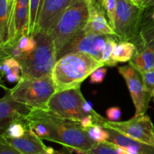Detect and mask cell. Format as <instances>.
I'll use <instances>...</instances> for the list:
<instances>
[{
    "label": "cell",
    "mask_w": 154,
    "mask_h": 154,
    "mask_svg": "<svg viewBox=\"0 0 154 154\" xmlns=\"http://www.w3.org/2000/svg\"><path fill=\"white\" fill-rule=\"evenodd\" d=\"M44 0H30L29 20L28 35L33 36L37 26L38 20L42 10Z\"/></svg>",
    "instance_id": "44dd1931"
},
{
    "label": "cell",
    "mask_w": 154,
    "mask_h": 154,
    "mask_svg": "<svg viewBox=\"0 0 154 154\" xmlns=\"http://www.w3.org/2000/svg\"><path fill=\"white\" fill-rule=\"evenodd\" d=\"M84 130L91 140L96 143L106 142L108 138V133L105 128L101 125L95 123Z\"/></svg>",
    "instance_id": "603a6c76"
},
{
    "label": "cell",
    "mask_w": 154,
    "mask_h": 154,
    "mask_svg": "<svg viewBox=\"0 0 154 154\" xmlns=\"http://www.w3.org/2000/svg\"><path fill=\"white\" fill-rule=\"evenodd\" d=\"M0 87H1V88H2V89H4L5 91H7V90H9V88H8V87H6L5 85L4 82H3V81H2L1 78H0Z\"/></svg>",
    "instance_id": "e575fe53"
},
{
    "label": "cell",
    "mask_w": 154,
    "mask_h": 154,
    "mask_svg": "<svg viewBox=\"0 0 154 154\" xmlns=\"http://www.w3.org/2000/svg\"><path fill=\"white\" fill-rule=\"evenodd\" d=\"M140 74L146 91L152 96V93L154 91V68L147 72H140Z\"/></svg>",
    "instance_id": "83f0119b"
},
{
    "label": "cell",
    "mask_w": 154,
    "mask_h": 154,
    "mask_svg": "<svg viewBox=\"0 0 154 154\" xmlns=\"http://www.w3.org/2000/svg\"><path fill=\"white\" fill-rule=\"evenodd\" d=\"M11 2L9 0H0V46L8 40Z\"/></svg>",
    "instance_id": "ffe728a7"
},
{
    "label": "cell",
    "mask_w": 154,
    "mask_h": 154,
    "mask_svg": "<svg viewBox=\"0 0 154 154\" xmlns=\"http://www.w3.org/2000/svg\"><path fill=\"white\" fill-rule=\"evenodd\" d=\"M0 75L10 83H17L21 79V68L17 60L8 57L0 60Z\"/></svg>",
    "instance_id": "ac0fdd59"
},
{
    "label": "cell",
    "mask_w": 154,
    "mask_h": 154,
    "mask_svg": "<svg viewBox=\"0 0 154 154\" xmlns=\"http://www.w3.org/2000/svg\"><path fill=\"white\" fill-rule=\"evenodd\" d=\"M152 98H153V99L154 101V91L153 92V93H152Z\"/></svg>",
    "instance_id": "8d00e7d4"
},
{
    "label": "cell",
    "mask_w": 154,
    "mask_h": 154,
    "mask_svg": "<svg viewBox=\"0 0 154 154\" xmlns=\"http://www.w3.org/2000/svg\"><path fill=\"white\" fill-rule=\"evenodd\" d=\"M117 37H115V36L110 35L108 40H107L105 48H104L103 51H102V57H101V62L103 63L105 66H109V67H112L113 66L111 57V55H112L113 50H114V47L117 43Z\"/></svg>",
    "instance_id": "cb8c5ba5"
},
{
    "label": "cell",
    "mask_w": 154,
    "mask_h": 154,
    "mask_svg": "<svg viewBox=\"0 0 154 154\" xmlns=\"http://www.w3.org/2000/svg\"><path fill=\"white\" fill-rule=\"evenodd\" d=\"M107 73V69L103 66L96 69L91 75L90 77V83L91 84H100L104 81Z\"/></svg>",
    "instance_id": "f546056e"
},
{
    "label": "cell",
    "mask_w": 154,
    "mask_h": 154,
    "mask_svg": "<svg viewBox=\"0 0 154 154\" xmlns=\"http://www.w3.org/2000/svg\"><path fill=\"white\" fill-rule=\"evenodd\" d=\"M118 72L127 84L135 105V116L145 114L152 96L146 91L140 72L129 64L118 67Z\"/></svg>",
    "instance_id": "30bf717a"
},
{
    "label": "cell",
    "mask_w": 154,
    "mask_h": 154,
    "mask_svg": "<svg viewBox=\"0 0 154 154\" xmlns=\"http://www.w3.org/2000/svg\"><path fill=\"white\" fill-rule=\"evenodd\" d=\"M10 90V89H9ZM9 90L0 99V136L9 125L17 120H26L32 108L17 102L12 98Z\"/></svg>",
    "instance_id": "8fae6325"
},
{
    "label": "cell",
    "mask_w": 154,
    "mask_h": 154,
    "mask_svg": "<svg viewBox=\"0 0 154 154\" xmlns=\"http://www.w3.org/2000/svg\"><path fill=\"white\" fill-rule=\"evenodd\" d=\"M27 127L28 125L26 120H17L9 125L8 127L2 134V136L7 138H20L24 135Z\"/></svg>",
    "instance_id": "7402d4cb"
},
{
    "label": "cell",
    "mask_w": 154,
    "mask_h": 154,
    "mask_svg": "<svg viewBox=\"0 0 154 154\" xmlns=\"http://www.w3.org/2000/svg\"><path fill=\"white\" fill-rule=\"evenodd\" d=\"M89 20L87 0H73L50 31L57 54L86 28Z\"/></svg>",
    "instance_id": "277c9868"
},
{
    "label": "cell",
    "mask_w": 154,
    "mask_h": 154,
    "mask_svg": "<svg viewBox=\"0 0 154 154\" xmlns=\"http://www.w3.org/2000/svg\"><path fill=\"white\" fill-rule=\"evenodd\" d=\"M87 2L89 5V20L84 30L116 37L115 32L108 22L100 3L96 0H87Z\"/></svg>",
    "instance_id": "5bb4252c"
},
{
    "label": "cell",
    "mask_w": 154,
    "mask_h": 154,
    "mask_svg": "<svg viewBox=\"0 0 154 154\" xmlns=\"http://www.w3.org/2000/svg\"><path fill=\"white\" fill-rule=\"evenodd\" d=\"M12 98L31 108L47 109L51 96L57 92L51 75L39 78H22L9 90Z\"/></svg>",
    "instance_id": "5b68a950"
},
{
    "label": "cell",
    "mask_w": 154,
    "mask_h": 154,
    "mask_svg": "<svg viewBox=\"0 0 154 154\" xmlns=\"http://www.w3.org/2000/svg\"><path fill=\"white\" fill-rule=\"evenodd\" d=\"M0 154H22L14 146H12L6 138L0 136Z\"/></svg>",
    "instance_id": "f1b7e54d"
},
{
    "label": "cell",
    "mask_w": 154,
    "mask_h": 154,
    "mask_svg": "<svg viewBox=\"0 0 154 154\" xmlns=\"http://www.w3.org/2000/svg\"><path fill=\"white\" fill-rule=\"evenodd\" d=\"M26 120L29 129L41 139L60 144L78 154L89 151L96 144L79 121L60 117L47 109L32 108Z\"/></svg>",
    "instance_id": "6da1fadb"
},
{
    "label": "cell",
    "mask_w": 154,
    "mask_h": 154,
    "mask_svg": "<svg viewBox=\"0 0 154 154\" xmlns=\"http://www.w3.org/2000/svg\"><path fill=\"white\" fill-rule=\"evenodd\" d=\"M129 64L139 72H147L153 69L154 50L150 48L137 50Z\"/></svg>",
    "instance_id": "2e32d148"
},
{
    "label": "cell",
    "mask_w": 154,
    "mask_h": 154,
    "mask_svg": "<svg viewBox=\"0 0 154 154\" xmlns=\"http://www.w3.org/2000/svg\"><path fill=\"white\" fill-rule=\"evenodd\" d=\"M129 1L138 6H140V4H141V0H129Z\"/></svg>",
    "instance_id": "d590c367"
},
{
    "label": "cell",
    "mask_w": 154,
    "mask_h": 154,
    "mask_svg": "<svg viewBox=\"0 0 154 154\" xmlns=\"http://www.w3.org/2000/svg\"><path fill=\"white\" fill-rule=\"evenodd\" d=\"M108 133L106 142L124 149L127 154H154V145L132 139L110 127H105Z\"/></svg>",
    "instance_id": "9a60e30c"
},
{
    "label": "cell",
    "mask_w": 154,
    "mask_h": 154,
    "mask_svg": "<svg viewBox=\"0 0 154 154\" xmlns=\"http://www.w3.org/2000/svg\"><path fill=\"white\" fill-rule=\"evenodd\" d=\"M72 1L73 0H44L35 33L37 32L49 33L59 17Z\"/></svg>",
    "instance_id": "7c38bea8"
},
{
    "label": "cell",
    "mask_w": 154,
    "mask_h": 154,
    "mask_svg": "<svg viewBox=\"0 0 154 154\" xmlns=\"http://www.w3.org/2000/svg\"><path fill=\"white\" fill-rule=\"evenodd\" d=\"M102 66H105L102 62L89 54L80 52L66 54L57 60L51 73L56 90L81 87L86 78Z\"/></svg>",
    "instance_id": "7a4b0ae2"
},
{
    "label": "cell",
    "mask_w": 154,
    "mask_h": 154,
    "mask_svg": "<svg viewBox=\"0 0 154 154\" xmlns=\"http://www.w3.org/2000/svg\"><path fill=\"white\" fill-rule=\"evenodd\" d=\"M86 153L88 154H120L116 145L108 142L96 143Z\"/></svg>",
    "instance_id": "d4e9b609"
},
{
    "label": "cell",
    "mask_w": 154,
    "mask_h": 154,
    "mask_svg": "<svg viewBox=\"0 0 154 154\" xmlns=\"http://www.w3.org/2000/svg\"><path fill=\"white\" fill-rule=\"evenodd\" d=\"M137 51L136 46L132 42H119L113 50L111 60L113 66L118 63L130 61Z\"/></svg>",
    "instance_id": "e0dca14e"
},
{
    "label": "cell",
    "mask_w": 154,
    "mask_h": 154,
    "mask_svg": "<svg viewBox=\"0 0 154 154\" xmlns=\"http://www.w3.org/2000/svg\"><path fill=\"white\" fill-rule=\"evenodd\" d=\"M133 43L137 50L144 48L154 50V23L142 20L139 34Z\"/></svg>",
    "instance_id": "d6986e66"
},
{
    "label": "cell",
    "mask_w": 154,
    "mask_h": 154,
    "mask_svg": "<svg viewBox=\"0 0 154 154\" xmlns=\"http://www.w3.org/2000/svg\"><path fill=\"white\" fill-rule=\"evenodd\" d=\"M140 7L144 10L154 8V0H141Z\"/></svg>",
    "instance_id": "1f68e13d"
},
{
    "label": "cell",
    "mask_w": 154,
    "mask_h": 154,
    "mask_svg": "<svg viewBox=\"0 0 154 154\" xmlns=\"http://www.w3.org/2000/svg\"><path fill=\"white\" fill-rule=\"evenodd\" d=\"M72 151H73V150H72L71 148H69V147H63V148L61 149V150H54V151L51 152V153H47V154H72Z\"/></svg>",
    "instance_id": "d6a6232c"
},
{
    "label": "cell",
    "mask_w": 154,
    "mask_h": 154,
    "mask_svg": "<svg viewBox=\"0 0 154 154\" xmlns=\"http://www.w3.org/2000/svg\"><path fill=\"white\" fill-rule=\"evenodd\" d=\"M94 117L97 124L115 129L132 139L154 145V125L146 114L135 115L126 121H110L97 112Z\"/></svg>",
    "instance_id": "52a82bcc"
},
{
    "label": "cell",
    "mask_w": 154,
    "mask_h": 154,
    "mask_svg": "<svg viewBox=\"0 0 154 154\" xmlns=\"http://www.w3.org/2000/svg\"><path fill=\"white\" fill-rule=\"evenodd\" d=\"M85 100L81 87L57 91L48 101L47 110L60 117L81 121L86 117L82 110Z\"/></svg>",
    "instance_id": "ba28073f"
},
{
    "label": "cell",
    "mask_w": 154,
    "mask_h": 154,
    "mask_svg": "<svg viewBox=\"0 0 154 154\" xmlns=\"http://www.w3.org/2000/svg\"><path fill=\"white\" fill-rule=\"evenodd\" d=\"M144 11L129 0H117L113 29L120 42H135L139 34Z\"/></svg>",
    "instance_id": "8992f818"
},
{
    "label": "cell",
    "mask_w": 154,
    "mask_h": 154,
    "mask_svg": "<svg viewBox=\"0 0 154 154\" xmlns=\"http://www.w3.org/2000/svg\"><path fill=\"white\" fill-rule=\"evenodd\" d=\"M109 36L90 32L84 29L63 47L57 54V60L66 54L80 52L89 54L101 62L102 51Z\"/></svg>",
    "instance_id": "9c48e42d"
},
{
    "label": "cell",
    "mask_w": 154,
    "mask_h": 154,
    "mask_svg": "<svg viewBox=\"0 0 154 154\" xmlns=\"http://www.w3.org/2000/svg\"><path fill=\"white\" fill-rule=\"evenodd\" d=\"M106 114L108 120L110 121H118L121 117V110L117 107H113L107 110Z\"/></svg>",
    "instance_id": "4dcf8cb0"
},
{
    "label": "cell",
    "mask_w": 154,
    "mask_h": 154,
    "mask_svg": "<svg viewBox=\"0 0 154 154\" xmlns=\"http://www.w3.org/2000/svg\"><path fill=\"white\" fill-rule=\"evenodd\" d=\"M9 1H12V0H9Z\"/></svg>",
    "instance_id": "74e56055"
},
{
    "label": "cell",
    "mask_w": 154,
    "mask_h": 154,
    "mask_svg": "<svg viewBox=\"0 0 154 154\" xmlns=\"http://www.w3.org/2000/svg\"><path fill=\"white\" fill-rule=\"evenodd\" d=\"M153 8V11L150 12V14L148 15L147 18H145L144 17H143L142 20L144 21H148V22L152 23H154V8Z\"/></svg>",
    "instance_id": "836d02e7"
},
{
    "label": "cell",
    "mask_w": 154,
    "mask_h": 154,
    "mask_svg": "<svg viewBox=\"0 0 154 154\" xmlns=\"http://www.w3.org/2000/svg\"><path fill=\"white\" fill-rule=\"evenodd\" d=\"M5 138L22 154H47L54 150L52 147H47L42 139L32 131L29 126L24 135L20 138Z\"/></svg>",
    "instance_id": "4fadbf2b"
},
{
    "label": "cell",
    "mask_w": 154,
    "mask_h": 154,
    "mask_svg": "<svg viewBox=\"0 0 154 154\" xmlns=\"http://www.w3.org/2000/svg\"><path fill=\"white\" fill-rule=\"evenodd\" d=\"M99 3L106 15L108 22L112 28H114L117 0H99Z\"/></svg>",
    "instance_id": "484cf974"
},
{
    "label": "cell",
    "mask_w": 154,
    "mask_h": 154,
    "mask_svg": "<svg viewBox=\"0 0 154 154\" xmlns=\"http://www.w3.org/2000/svg\"><path fill=\"white\" fill-rule=\"evenodd\" d=\"M17 44L18 48L26 55L27 54H29L34 50L36 45V42L35 40L34 36H29L28 35L23 34L20 37Z\"/></svg>",
    "instance_id": "4316f807"
},
{
    "label": "cell",
    "mask_w": 154,
    "mask_h": 154,
    "mask_svg": "<svg viewBox=\"0 0 154 154\" xmlns=\"http://www.w3.org/2000/svg\"><path fill=\"white\" fill-rule=\"evenodd\" d=\"M36 45L29 54L18 60L22 78H39L51 75L57 60V51L51 35L45 32L34 34Z\"/></svg>",
    "instance_id": "3957f363"
}]
</instances>
